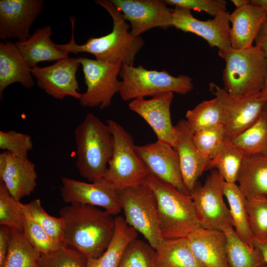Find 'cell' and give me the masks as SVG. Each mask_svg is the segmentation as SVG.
<instances>
[{
	"mask_svg": "<svg viewBox=\"0 0 267 267\" xmlns=\"http://www.w3.org/2000/svg\"><path fill=\"white\" fill-rule=\"evenodd\" d=\"M64 222V245L74 248L88 259L101 256L114 234L113 215L96 206L71 204L61 208Z\"/></svg>",
	"mask_w": 267,
	"mask_h": 267,
	"instance_id": "cell-1",
	"label": "cell"
},
{
	"mask_svg": "<svg viewBox=\"0 0 267 267\" xmlns=\"http://www.w3.org/2000/svg\"><path fill=\"white\" fill-rule=\"evenodd\" d=\"M96 3L105 8L113 20L110 33L100 37H91L83 44H77L74 38L75 18L70 17L72 36L65 44H56L60 50L69 54L86 52L94 55L95 59L111 63L134 65L136 54L144 44L141 36H134L129 31V25L123 14L109 0H97Z\"/></svg>",
	"mask_w": 267,
	"mask_h": 267,
	"instance_id": "cell-2",
	"label": "cell"
},
{
	"mask_svg": "<svg viewBox=\"0 0 267 267\" xmlns=\"http://www.w3.org/2000/svg\"><path fill=\"white\" fill-rule=\"evenodd\" d=\"M76 166L80 175L90 182L103 179L113 151L109 126L88 113L74 132Z\"/></svg>",
	"mask_w": 267,
	"mask_h": 267,
	"instance_id": "cell-3",
	"label": "cell"
},
{
	"mask_svg": "<svg viewBox=\"0 0 267 267\" xmlns=\"http://www.w3.org/2000/svg\"><path fill=\"white\" fill-rule=\"evenodd\" d=\"M144 181L156 199L163 238L186 237L201 226L190 195L149 173Z\"/></svg>",
	"mask_w": 267,
	"mask_h": 267,
	"instance_id": "cell-4",
	"label": "cell"
},
{
	"mask_svg": "<svg viewBox=\"0 0 267 267\" xmlns=\"http://www.w3.org/2000/svg\"><path fill=\"white\" fill-rule=\"evenodd\" d=\"M225 63L223 71L224 89L235 96L260 93L267 76V59L255 45L236 49L219 50Z\"/></svg>",
	"mask_w": 267,
	"mask_h": 267,
	"instance_id": "cell-5",
	"label": "cell"
},
{
	"mask_svg": "<svg viewBox=\"0 0 267 267\" xmlns=\"http://www.w3.org/2000/svg\"><path fill=\"white\" fill-rule=\"evenodd\" d=\"M119 76L122 83L119 93L126 101L166 92L185 95L193 89L192 79L188 76L176 77L165 70H147L141 65L134 67L122 64Z\"/></svg>",
	"mask_w": 267,
	"mask_h": 267,
	"instance_id": "cell-6",
	"label": "cell"
},
{
	"mask_svg": "<svg viewBox=\"0 0 267 267\" xmlns=\"http://www.w3.org/2000/svg\"><path fill=\"white\" fill-rule=\"evenodd\" d=\"M107 124L113 137V151L104 179L119 191L144 182L148 172L138 156L132 135L112 120Z\"/></svg>",
	"mask_w": 267,
	"mask_h": 267,
	"instance_id": "cell-7",
	"label": "cell"
},
{
	"mask_svg": "<svg viewBox=\"0 0 267 267\" xmlns=\"http://www.w3.org/2000/svg\"><path fill=\"white\" fill-rule=\"evenodd\" d=\"M122 210L127 223L141 233L156 250L162 235L155 196L144 181L119 191Z\"/></svg>",
	"mask_w": 267,
	"mask_h": 267,
	"instance_id": "cell-8",
	"label": "cell"
},
{
	"mask_svg": "<svg viewBox=\"0 0 267 267\" xmlns=\"http://www.w3.org/2000/svg\"><path fill=\"white\" fill-rule=\"evenodd\" d=\"M224 183L219 173L214 170L203 184L197 181L195 185L190 196L202 227L223 232L233 227L229 209L223 200Z\"/></svg>",
	"mask_w": 267,
	"mask_h": 267,
	"instance_id": "cell-9",
	"label": "cell"
},
{
	"mask_svg": "<svg viewBox=\"0 0 267 267\" xmlns=\"http://www.w3.org/2000/svg\"><path fill=\"white\" fill-rule=\"evenodd\" d=\"M82 65L86 91L82 93L80 104L84 107H109L114 96L119 93L122 81L118 79L121 63H111L86 57H79Z\"/></svg>",
	"mask_w": 267,
	"mask_h": 267,
	"instance_id": "cell-10",
	"label": "cell"
},
{
	"mask_svg": "<svg viewBox=\"0 0 267 267\" xmlns=\"http://www.w3.org/2000/svg\"><path fill=\"white\" fill-rule=\"evenodd\" d=\"M209 89L220 104L225 138L230 140L256 121L266 103L260 99V93L247 96H235L213 82L209 84Z\"/></svg>",
	"mask_w": 267,
	"mask_h": 267,
	"instance_id": "cell-11",
	"label": "cell"
},
{
	"mask_svg": "<svg viewBox=\"0 0 267 267\" xmlns=\"http://www.w3.org/2000/svg\"><path fill=\"white\" fill-rule=\"evenodd\" d=\"M61 180L60 195L66 203L100 207L112 215L122 210L119 192L104 179L86 182L62 177Z\"/></svg>",
	"mask_w": 267,
	"mask_h": 267,
	"instance_id": "cell-12",
	"label": "cell"
},
{
	"mask_svg": "<svg viewBox=\"0 0 267 267\" xmlns=\"http://www.w3.org/2000/svg\"><path fill=\"white\" fill-rule=\"evenodd\" d=\"M135 150L148 173L190 196L183 182L178 154L174 147L157 140L135 145Z\"/></svg>",
	"mask_w": 267,
	"mask_h": 267,
	"instance_id": "cell-13",
	"label": "cell"
},
{
	"mask_svg": "<svg viewBox=\"0 0 267 267\" xmlns=\"http://www.w3.org/2000/svg\"><path fill=\"white\" fill-rule=\"evenodd\" d=\"M81 64L79 58L66 57L45 67L31 68L38 86L53 98L62 99L70 96L80 99L82 93L77 79Z\"/></svg>",
	"mask_w": 267,
	"mask_h": 267,
	"instance_id": "cell-14",
	"label": "cell"
},
{
	"mask_svg": "<svg viewBox=\"0 0 267 267\" xmlns=\"http://www.w3.org/2000/svg\"><path fill=\"white\" fill-rule=\"evenodd\" d=\"M130 22L131 33L134 36L140 35L155 27L167 29L172 27V9L164 0H111Z\"/></svg>",
	"mask_w": 267,
	"mask_h": 267,
	"instance_id": "cell-15",
	"label": "cell"
},
{
	"mask_svg": "<svg viewBox=\"0 0 267 267\" xmlns=\"http://www.w3.org/2000/svg\"><path fill=\"white\" fill-rule=\"evenodd\" d=\"M44 6L43 0H0V39L24 42Z\"/></svg>",
	"mask_w": 267,
	"mask_h": 267,
	"instance_id": "cell-16",
	"label": "cell"
},
{
	"mask_svg": "<svg viewBox=\"0 0 267 267\" xmlns=\"http://www.w3.org/2000/svg\"><path fill=\"white\" fill-rule=\"evenodd\" d=\"M229 14L226 11L213 19L200 20L194 17L190 10L175 7L172 9V27L201 37L211 47L225 49L231 47Z\"/></svg>",
	"mask_w": 267,
	"mask_h": 267,
	"instance_id": "cell-17",
	"label": "cell"
},
{
	"mask_svg": "<svg viewBox=\"0 0 267 267\" xmlns=\"http://www.w3.org/2000/svg\"><path fill=\"white\" fill-rule=\"evenodd\" d=\"M174 98L172 92L158 94L149 99L137 98L130 101V109L150 126L157 140L175 147L177 133L172 123L170 108Z\"/></svg>",
	"mask_w": 267,
	"mask_h": 267,
	"instance_id": "cell-18",
	"label": "cell"
},
{
	"mask_svg": "<svg viewBox=\"0 0 267 267\" xmlns=\"http://www.w3.org/2000/svg\"><path fill=\"white\" fill-rule=\"evenodd\" d=\"M35 165L28 157L7 151L0 153V182L18 200L29 196L37 185Z\"/></svg>",
	"mask_w": 267,
	"mask_h": 267,
	"instance_id": "cell-19",
	"label": "cell"
},
{
	"mask_svg": "<svg viewBox=\"0 0 267 267\" xmlns=\"http://www.w3.org/2000/svg\"><path fill=\"white\" fill-rule=\"evenodd\" d=\"M175 127L177 141L174 148L178 154L183 182L190 195L209 161L196 147L194 133L185 119L179 120Z\"/></svg>",
	"mask_w": 267,
	"mask_h": 267,
	"instance_id": "cell-20",
	"label": "cell"
},
{
	"mask_svg": "<svg viewBox=\"0 0 267 267\" xmlns=\"http://www.w3.org/2000/svg\"><path fill=\"white\" fill-rule=\"evenodd\" d=\"M186 238L194 256L204 267H229L224 232L200 226Z\"/></svg>",
	"mask_w": 267,
	"mask_h": 267,
	"instance_id": "cell-21",
	"label": "cell"
},
{
	"mask_svg": "<svg viewBox=\"0 0 267 267\" xmlns=\"http://www.w3.org/2000/svg\"><path fill=\"white\" fill-rule=\"evenodd\" d=\"M267 13L262 8L251 3L236 8L229 14L231 47L236 49L253 46Z\"/></svg>",
	"mask_w": 267,
	"mask_h": 267,
	"instance_id": "cell-22",
	"label": "cell"
},
{
	"mask_svg": "<svg viewBox=\"0 0 267 267\" xmlns=\"http://www.w3.org/2000/svg\"><path fill=\"white\" fill-rule=\"evenodd\" d=\"M31 68L27 65L15 43L8 41L0 43V96L13 83H18L27 89L32 88L34 81Z\"/></svg>",
	"mask_w": 267,
	"mask_h": 267,
	"instance_id": "cell-23",
	"label": "cell"
},
{
	"mask_svg": "<svg viewBox=\"0 0 267 267\" xmlns=\"http://www.w3.org/2000/svg\"><path fill=\"white\" fill-rule=\"evenodd\" d=\"M50 26L36 30L24 42H17L15 44L27 65L33 68L40 62L58 61L69 56V54L59 49L51 40Z\"/></svg>",
	"mask_w": 267,
	"mask_h": 267,
	"instance_id": "cell-24",
	"label": "cell"
},
{
	"mask_svg": "<svg viewBox=\"0 0 267 267\" xmlns=\"http://www.w3.org/2000/svg\"><path fill=\"white\" fill-rule=\"evenodd\" d=\"M236 182L247 199L267 196V155H245Z\"/></svg>",
	"mask_w": 267,
	"mask_h": 267,
	"instance_id": "cell-25",
	"label": "cell"
},
{
	"mask_svg": "<svg viewBox=\"0 0 267 267\" xmlns=\"http://www.w3.org/2000/svg\"><path fill=\"white\" fill-rule=\"evenodd\" d=\"M115 229L107 249L99 257L87 260L86 267H118L123 252L138 232L126 222L124 217H115Z\"/></svg>",
	"mask_w": 267,
	"mask_h": 267,
	"instance_id": "cell-26",
	"label": "cell"
},
{
	"mask_svg": "<svg viewBox=\"0 0 267 267\" xmlns=\"http://www.w3.org/2000/svg\"><path fill=\"white\" fill-rule=\"evenodd\" d=\"M155 251L156 267H204L194 256L186 237L164 238Z\"/></svg>",
	"mask_w": 267,
	"mask_h": 267,
	"instance_id": "cell-27",
	"label": "cell"
},
{
	"mask_svg": "<svg viewBox=\"0 0 267 267\" xmlns=\"http://www.w3.org/2000/svg\"><path fill=\"white\" fill-rule=\"evenodd\" d=\"M224 195L228 203L233 227L236 234L245 243L253 246L254 237L250 229L246 208L247 198L236 183L225 181Z\"/></svg>",
	"mask_w": 267,
	"mask_h": 267,
	"instance_id": "cell-28",
	"label": "cell"
},
{
	"mask_svg": "<svg viewBox=\"0 0 267 267\" xmlns=\"http://www.w3.org/2000/svg\"><path fill=\"white\" fill-rule=\"evenodd\" d=\"M224 232L226 237V258L229 267H264L267 265L260 252L243 241L233 227Z\"/></svg>",
	"mask_w": 267,
	"mask_h": 267,
	"instance_id": "cell-29",
	"label": "cell"
},
{
	"mask_svg": "<svg viewBox=\"0 0 267 267\" xmlns=\"http://www.w3.org/2000/svg\"><path fill=\"white\" fill-rule=\"evenodd\" d=\"M245 155L231 141L225 138L222 145L208 163L207 170H217L226 182L236 183Z\"/></svg>",
	"mask_w": 267,
	"mask_h": 267,
	"instance_id": "cell-30",
	"label": "cell"
},
{
	"mask_svg": "<svg viewBox=\"0 0 267 267\" xmlns=\"http://www.w3.org/2000/svg\"><path fill=\"white\" fill-rule=\"evenodd\" d=\"M230 141L245 156L267 155V112L264 109L251 126Z\"/></svg>",
	"mask_w": 267,
	"mask_h": 267,
	"instance_id": "cell-31",
	"label": "cell"
},
{
	"mask_svg": "<svg viewBox=\"0 0 267 267\" xmlns=\"http://www.w3.org/2000/svg\"><path fill=\"white\" fill-rule=\"evenodd\" d=\"M41 256L22 231L11 228L9 247L3 267H40Z\"/></svg>",
	"mask_w": 267,
	"mask_h": 267,
	"instance_id": "cell-32",
	"label": "cell"
},
{
	"mask_svg": "<svg viewBox=\"0 0 267 267\" xmlns=\"http://www.w3.org/2000/svg\"><path fill=\"white\" fill-rule=\"evenodd\" d=\"M186 121L194 133L206 128L222 125V112L216 98L203 100L187 111Z\"/></svg>",
	"mask_w": 267,
	"mask_h": 267,
	"instance_id": "cell-33",
	"label": "cell"
},
{
	"mask_svg": "<svg viewBox=\"0 0 267 267\" xmlns=\"http://www.w3.org/2000/svg\"><path fill=\"white\" fill-rule=\"evenodd\" d=\"M22 208L56 243L60 246L64 245V222L61 217L49 215L43 207L39 199L26 204L22 203Z\"/></svg>",
	"mask_w": 267,
	"mask_h": 267,
	"instance_id": "cell-34",
	"label": "cell"
},
{
	"mask_svg": "<svg viewBox=\"0 0 267 267\" xmlns=\"http://www.w3.org/2000/svg\"><path fill=\"white\" fill-rule=\"evenodd\" d=\"M156 257L148 243L135 238L125 248L118 267H156Z\"/></svg>",
	"mask_w": 267,
	"mask_h": 267,
	"instance_id": "cell-35",
	"label": "cell"
},
{
	"mask_svg": "<svg viewBox=\"0 0 267 267\" xmlns=\"http://www.w3.org/2000/svg\"><path fill=\"white\" fill-rule=\"evenodd\" d=\"M24 218L22 203L0 182V224L23 232Z\"/></svg>",
	"mask_w": 267,
	"mask_h": 267,
	"instance_id": "cell-36",
	"label": "cell"
},
{
	"mask_svg": "<svg viewBox=\"0 0 267 267\" xmlns=\"http://www.w3.org/2000/svg\"><path fill=\"white\" fill-rule=\"evenodd\" d=\"M23 213L24 235L42 255L52 253L62 246L52 239L29 215L24 211Z\"/></svg>",
	"mask_w": 267,
	"mask_h": 267,
	"instance_id": "cell-37",
	"label": "cell"
},
{
	"mask_svg": "<svg viewBox=\"0 0 267 267\" xmlns=\"http://www.w3.org/2000/svg\"><path fill=\"white\" fill-rule=\"evenodd\" d=\"M88 259L72 247L63 245L52 253L43 254L40 267H86Z\"/></svg>",
	"mask_w": 267,
	"mask_h": 267,
	"instance_id": "cell-38",
	"label": "cell"
},
{
	"mask_svg": "<svg viewBox=\"0 0 267 267\" xmlns=\"http://www.w3.org/2000/svg\"><path fill=\"white\" fill-rule=\"evenodd\" d=\"M225 138L222 125L202 129L193 134L196 147L209 161L215 155Z\"/></svg>",
	"mask_w": 267,
	"mask_h": 267,
	"instance_id": "cell-39",
	"label": "cell"
},
{
	"mask_svg": "<svg viewBox=\"0 0 267 267\" xmlns=\"http://www.w3.org/2000/svg\"><path fill=\"white\" fill-rule=\"evenodd\" d=\"M246 208L254 239L267 236V196L247 199Z\"/></svg>",
	"mask_w": 267,
	"mask_h": 267,
	"instance_id": "cell-40",
	"label": "cell"
},
{
	"mask_svg": "<svg viewBox=\"0 0 267 267\" xmlns=\"http://www.w3.org/2000/svg\"><path fill=\"white\" fill-rule=\"evenodd\" d=\"M33 147L30 135L13 130L0 131V148L15 155L28 157Z\"/></svg>",
	"mask_w": 267,
	"mask_h": 267,
	"instance_id": "cell-41",
	"label": "cell"
},
{
	"mask_svg": "<svg viewBox=\"0 0 267 267\" xmlns=\"http://www.w3.org/2000/svg\"><path fill=\"white\" fill-rule=\"evenodd\" d=\"M168 5L197 11H203L215 17L227 11L226 1L224 0H165Z\"/></svg>",
	"mask_w": 267,
	"mask_h": 267,
	"instance_id": "cell-42",
	"label": "cell"
},
{
	"mask_svg": "<svg viewBox=\"0 0 267 267\" xmlns=\"http://www.w3.org/2000/svg\"><path fill=\"white\" fill-rule=\"evenodd\" d=\"M11 234V228L0 225V267H3L7 255Z\"/></svg>",
	"mask_w": 267,
	"mask_h": 267,
	"instance_id": "cell-43",
	"label": "cell"
},
{
	"mask_svg": "<svg viewBox=\"0 0 267 267\" xmlns=\"http://www.w3.org/2000/svg\"><path fill=\"white\" fill-rule=\"evenodd\" d=\"M255 46L267 59V17L262 24L255 40Z\"/></svg>",
	"mask_w": 267,
	"mask_h": 267,
	"instance_id": "cell-44",
	"label": "cell"
},
{
	"mask_svg": "<svg viewBox=\"0 0 267 267\" xmlns=\"http://www.w3.org/2000/svg\"><path fill=\"white\" fill-rule=\"evenodd\" d=\"M253 246L261 254L267 264V236L261 239H254Z\"/></svg>",
	"mask_w": 267,
	"mask_h": 267,
	"instance_id": "cell-45",
	"label": "cell"
},
{
	"mask_svg": "<svg viewBox=\"0 0 267 267\" xmlns=\"http://www.w3.org/2000/svg\"><path fill=\"white\" fill-rule=\"evenodd\" d=\"M250 1L251 4L262 8L267 13V0H251Z\"/></svg>",
	"mask_w": 267,
	"mask_h": 267,
	"instance_id": "cell-46",
	"label": "cell"
},
{
	"mask_svg": "<svg viewBox=\"0 0 267 267\" xmlns=\"http://www.w3.org/2000/svg\"><path fill=\"white\" fill-rule=\"evenodd\" d=\"M260 98L262 100L267 102V76L264 87L260 92Z\"/></svg>",
	"mask_w": 267,
	"mask_h": 267,
	"instance_id": "cell-47",
	"label": "cell"
},
{
	"mask_svg": "<svg viewBox=\"0 0 267 267\" xmlns=\"http://www.w3.org/2000/svg\"><path fill=\"white\" fill-rule=\"evenodd\" d=\"M231 1L236 8H239L250 3V0H231Z\"/></svg>",
	"mask_w": 267,
	"mask_h": 267,
	"instance_id": "cell-48",
	"label": "cell"
},
{
	"mask_svg": "<svg viewBox=\"0 0 267 267\" xmlns=\"http://www.w3.org/2000/svg\"><path fill=\"white\" fill-rule=\"evenodd\" d=\"M264 110L267 112V102H266V104L264 107Z\"/></svg>",
	"mask_w": 267,
	"mask_h": 267,
	"instance_id": "cell-49",
	"label": "cell"
},
{
	"mask_svg": "<svg viewBox=\"0 0 267 267\" xmlns=\"http://www.w3.org/2000/svg\"><path fill=\"white\" fill-rule=\"evenodd\" d=\"M264 267H267V265H265Z\"/></svg>",
	"mask_w": 267,
	"mask_h": 267,
	"instance_id": "cell-50",
	"label": "cell"
}]
</instances>
